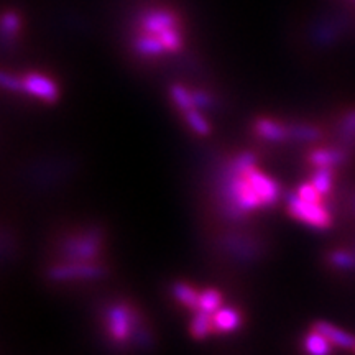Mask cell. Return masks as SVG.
Returning a JSON list of instances; mask_svg holds the SVG:
<instances>
[{
    "label": "cell",
    "mask_w": 355,
    "mask_h": 355,
    "mask_svg": "<svg viewBox=\"0 0 355 355\" xmlns=\"http://www.w3.org/2000/svg\"><path fill=\"white\" fill-rule=\"evenodd\" d=\"M288 214L318 230H326L332 225V216L324 202L304 201L296 193L288 196Z\"/></svg>",
    "instance_id": "obj_1"
},
{
    "label": "cell",
    "mask_w": 355,
    "mask_h": 355,
    "mask_svg": "<svg viewBox=\"0 0 355 355\" xmlns=\"http://www.w3.org/2000/svg\"><path fill=\"white\" fill-rule=\"evenodd\" d=\"M107 334L114 343L127 344L137 331V318L132 306L125 303L112 304L105 313Z\"/></svg>",
    "instance_id": "obj_2"
},
{
    "label": "cell",
    "mask_w": 355,
    "mask_h": 355,
    "mask_svg": "<svg viewBox=\"0 0 355 355\" xmlns=\"http://www.w3.org/2000/svg\"><path fill=\"white\" fill-rule=\"evenodd\" d=\"M105 266L96 261H66V263L51 266L48 277L56 283L69 282H86V279H97L105 275Z\"/></svg>",
    "instance_id": "obj_3"
},
{
    "label": "cell",
    "mask_w": 355,
    "mask_h": 355,
    "mask_svg": "<svg viewBox=\"0 0 355 355\" xmlns=\"http://www.w3.org/2000/svg\"><path fill=\"white\" fill-rule=\"evenodd\" d=\"M21 92L44 104H55L60 99V87L55 79L43 73H26L21 76Z\"/></svg>",
    "instance_id": "obj_4"
},
{
    "label": "cell",
    "mask_w": 355,
    "mask_h": 355,
    "mask_svg": "<svg viewBox=\"0 0 355 355\" xmlns=\"http://www.w3.org/2000/svg\"><path fill=\"white\" fill-rule=\"evenodd\" d=\"M102 247V237L96 230L69 239L64 247L66 259L69 261H94Z\"/></svg>",
    "instance_id": "obj_5"
},
{
    "label": "cell",
    "mask_w": 355,
    "mask_h": 355,
    "mask_svg": "<svg viewBox=\"0 0 355 355\" xmlns=\"http://www.w3.org/2000/svg\"><path fill=\"white\" fill-rule=\"evenodd\" d=\"M237 170V168H235ZM242 171L243 175L248 181H250V184L254 186L257 193L260 194L261 201H263L265 207H270L273 206L275 202L278 201L279 198V186L277 181L273 180V178H270L268 175H265L263 171H260L259 168L255 165L245 168V170H239Z\"/></svg>",
    "instance_id": "obj_6"
},
{
    "label": "cell",
    "mask_w": 355,
    "mask_h": 355,
    "mask_svg": "<svg viewBox=\"0 0 355 355\" xmlns=\"http://www.w3.org/2000/svg\"><path fill=\"white\" fill-rule=\"evenodd\" d=\"M349 159V150L343 146H314L308 152L309 165L316 168H336L343 166Z\"/></svg>",
    "instance_id": "obj_7"
},
{
    "label": "cell",
    "mask_w": 355,
    "mask_h": 355,
    "mask_svg": "<svg viewBox=\"0 0 355 355\" xmlns=\"http://www.w3.org/2000/svg\"><path fill=\"white\" fill-rule=\"evenodd\" d=\"M173 26H180L176 15L165 8H153V10L145 12L140 20L141 33L148 35H159Z\"/></svg>",
    "instance_id": "obj_8"
},
{
    "label": "cell",
    "mask_w": 355,
    "mask_h": 355,
    "mask_svg": "<svg viewBox=\"0 0 355 355\" xmlns=\"http://www.w3.org/2000/svg\"><path fill=\"white\" fill-rule=\"evenodd\" d=\"M254 132L259 139L270 144H285L290 140V125L270 117H260L254 122Z\"/></svg>",
    "instance_id": "obj_9"
},
{
    "label": "cell",
    "mask_w": 355,
    "mask_h": 355,
    "mask_svg": "<svg viewBox=\"0 0 355 355\" xmlns=\"http://www.w3.org/2000/svg\"><path fill=\"white\" fill-rule=\"evenodd\" d=\"M313 329L322 332V334L331 340L334 347L345 349V350H355V337L350 334V332L334 326L332 322L316 321L313 324Z\"/></svg>",
    "instance_id": "obj_10"
},
{
    "label": "cell",
    "mask_w": 355,
    "mask_h": 355,
    "mask_svg": "<svg viewBox=\"0 0 355 355\" xmlns=\"http://www.w3.org/2000/svg\"><path fill=\"white\" fill-rule=\"evenodd\" d=\"M212 321H214V332H219V334H230V332L241 329L243 318L239 309L222 306L220 309H217L216 313L212 314Z\"/></svg>",
    "instance_id": "obj_11"
},
{
    "label": "cell",
    "mask_w": 355,
    "mask_h": 355,
    "mask_svg": "<svg viewBox=\"0 0 355 355\" xmlns=\"http://www.w3.org/2000/svg\"><path fill=\"white\" fill-rule=\"evenodd\" d=\"M171 295L173 298H175L181 306H184L186 309L193 311V313L199 309V295H201V291L196 290L193 285H189V283H173Z\"/></svg>",
    "instance_id": "obj_12"
},
{
    "label": "cell",
    "mask_w": 355,
    "mask_h": 355,
    "mask_svg": "<svg viewBox=\"0 0 355 355\" xmlns=\"http://www.w3.org/2000/svg\"><path fill=\"white\" fill-rule=\"evenodd\" d=\"M189 332L196 340L207 339V337L214 332V321H212V314L206 313V311H202V309L194 311L193 319H191V324H189Z\"/></svg>",
    "instance_id": "obj_13"
},
{
    "label": "cell",
    "mask_w": 355,
    "mask_h": 355,
    "mask_svg": "<svg viewBox=\"0 0 355 355\" xmlns=\"http://www.w3.org/2000/svg\"><path fill=\"white\" fill-rule=\"evenodd\" d=\"M303 349L306 355H331L334 345L322 332L311 329V332H308L304 337Z\"/></svg>",
    "instance_id": "obj_14"
},
{
    "label": "cell",
    "mask_w": 355,
    "mask_h": 355,
    "mask_svg": "<svg viewBox=\"0 0 355 355\" xmlns=\"http://www.w3.org/2000/svg\"><path fill=\"white\" fill-rule=\"evenodd\" d=\"M135 51L141 56H159L163 53H166L165 46H163L162 40L157 35H148V33H140L137 37L135 43H133Z\"/></svg>",
    "instance_id": "obj_15"
},
{
    "label": "cell",
    "mask_w": 355,
    "mask_h": 355,
    "mask_svg": "<svg viewBox=\"0 0 355 355\" xmlns=\"http://www.w3.org/2000/svg\"><path fill=\"white\" fill-rule=\"evenodd\" d=\"M321 128L311 123H291L290 125V140L298 144H316L321 139Z\"/></svg>",
    "instance_id": "obj_16"
},
{
    "label": "cell",
    "mask_w": 355,
    "mask_h": 355,
    "mask_svg": "<svg viewBox=\"0 0 355 355\" xmlns=\"http://www.w3.org/2000/svg\"><path fill=\"white\" fill-rule=\"evenodd\" d=\"M170 97H171L173 105H175L181 114L189 109L198 107L196 99H194V92L189 91L188 87L181 86V84H173L170 87Z\"/></svg>",
    "instance_id": "obj_17"
},
{
    "label": "cell",
    "mask_w": 355,
    "mask_h": 355,
    "mask_svg": "<svg viewBox=\"0 0 355 355\" xmlns=\"http://www.w3.org/2000/svg\"><path fill=\"white\" fill-rule=\"evenodd\" d=\"M339 140L340 146L350 150L355 146V109H349L343 115L339 123Z\"/></svg>",
    "instance_id": "obj_18"
},
{
    "label": "cell",
    "mask_w": 355,
    "mask_h": 355,
    "mask_svg": "<svg viewBox=\"0 0 355 355\" xmlns=\"http://www.w3.org/2000/svg\"><path fill=\"white\" fill-rule=\"evenodd\" d=\"M183 119H184L186 125H188L191 130H193L199 137H207L212 130L209 121L204 117L201 109L194 107V109L186 110V112H183Z\"/></svg>",
    "instance_id": "obj_19"
},
{
    "label": "cell",
    "mask_w": 355,
    "mask_h": 355,
    "mask_svg": "<svg viewBox=\"0 0 355 355\" xmlns=\"http://www.w3.org/2000/svg\"><path fill=\"white\" fill-rule=\"evenodd\" d=\"M309 181L326 198L327 194H331L332 188H334V170L332 168H316Z\"/></svg>",
    "instance_id": "obj_20"
},
{
    "label": "cell",
    "mask_w": 355,
    "mask_h": 355,
    "mask_svg": "<svg viewBox=\"0 0 355 355\" xmlns=\"http://www.w3.org/2000/svg\"><path fill=\"white\" fill-rule=\"evenodd\" d=\"M224 304V295L217 288H206L199 295V309L214 314Z\"/></svg>",
    "instance_id": "obj_21"
},
{
    "label": "cell",
    "mask_w": 355,
    "mask_h": 355,
    "mask_svg": "<svg viewBox=\"0 0 355 355\" xmlns=\"http://www.w3.org/2000/svg\"><path fill=\"white\" fill-rule=\"evenodd\" d=\"M327 261H329V265L332 266V268L350 272V270H355V252L339 248V250L331 252Z\"/></svg>",
    "instance_id": "obj_22"
},
{
    "label": "cell",
    "mask_w": 355,
    "mask_h": 355,
    "mask_svg": "<svg viewBox=\"0 0 355 355\" xmlns=\"http://www.w3.org/2000/svg\"><path fill=\"white\" fill-rule=\"evenodd\" d=\"M20 17L15 12H7L2 17V32L6 38H13L20 30Z\"/></svg>",
    "instance_id": "obj_23"
},
{
    "label": "cell",
    "mask_w": 355,
    "mask_h": 355,
    "mask_svg": "<svg viewBox=\"0 0 355 355\" xmlns=\"http://www.w3.org/2000/svg\"><path fill=\"white\" fill-rule=\"evenodd\" d=\"M296 194H298L300 198H303L304 201H309V202H324V196L319 191L316 189V186H314L311 181H306V183H301L298 186V189H296Z\"/></svg>",
    "instance_id": "obj_24"
},
{
    "label": "cell",
    "mask_w": 355,
    "mask_h": 355,
    "mask_svg": "<svg viewBox=\"0 0 355 355\" xmlns=\"http://www.w3.org/2000/svg\"><path fill=\"white\" fill-rule=\"evenodd\" d=\"M0 83H2V87L6 89V91L21 92V78L15 76V74L3 71L2 76H0Z\"/></svg>",
    "instance_id": "obj_25"
},
{
    "label": "cell",
    "mask_w": 355,
    "mask_h": 355,
    "mask_svg": "<svg viewBox=\"0 0 355 355\" xmlns=\"http://www.w3.org/2000/svg\"><path fill=\"white\" fill-rule=\"evenodd\" d=\"M194 92V99H196V105L198 109H204V107H211L212 105V97L204 91H193Z\"/></svg>",
    "instance_id": "obj_26"
}]
</instances>
